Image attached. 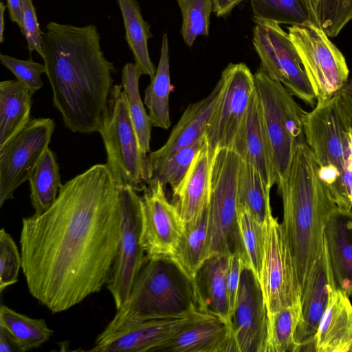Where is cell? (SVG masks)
I'll use <instances>...</instances> for the list:
<instances>
[{
	"mask_svg": "<svg viewBox=\"0 0 352 352\" xmlns=\"http://www.w3.org/2000/svg\"><path fill=\"white\" fill-rule=\"evenodd\" d=\"M120 188L107 164L60 186L43 214L22 219V271L51 312L68 310L107 285L122 232Z\"/></svg>",
	"mask_w": 352,
	"mask_h": 352,
	"instance_id": "6da1fadb",
	"label": "cell"
},
{
	"mask_svg": "<svg viewBox=\"0 0 352 352\" xmlns=\"http://www.w3.org/2000/svg\"><path fill=\"white\" fill-rule=\"evenodd\" d=\"M230 148L241 160L251 164L267 186L272 188L276 184V176L263 129L256 89L248 114Z\"/></svg>",
	"mask_w": 352,
	"mask_h": 352,
	"instance_id": "603a6c76",
	"label": "cell"
},
{
	"mask_svg": "<svg viewBox=\"0 0 352 352\" xmlns=\"http://www.w3.org/2000/svg\"><path fill=\"white\" fill-rule=\"evenodd\" d=\"M345 293L331 294L315 337V351L352 352V304Z\"/></svg>",
	"mask_w": 352,
	"mask_h": 352,
	"instance_id": "d4e9b609",
	"label": "cell"
},
{
	"mask_svg": "<svg viewBox=\"0 0 352 352\" xmlns=\"http://www.w3.org/2000/svg\"><path fill=\"white\" fill-rule=\"evenodd\" d=\"M241 159L232 149H217L210 178L206 259L213 254H239L250 267L238 217L237 182ZM251 268V267H250Z\"/></svg>",
	"mask_w": 352,
	"mask_h": 352,
	"instance_id": "8992f818",
	"label": "cell"
},
{
	"mask_svg": "<svg viewBox=\"0 0 352 352\" xmlns=\"http://www.w3.org/2000/svg\"><path fill=\"white\" fill-rule=\"evenodd\" d=\"M125 30V38L133 55L135 65L142 74L152 79L156 68L151 61L148 41L153 37L150 24L144 19L137 0H117Z\"/></svg>",
	"mask_w": 352,
	"mask_h": 352,
	"instance_id": "4316f807",
	"label": "cell"
},
{
	"mask_svg": "<svg viewBox=\"0 0 352 352\" xmlns=\"http://www.w3.org/2000/svg\"><path fill=\"white\" fill-rule=\"evenodd\" d=\"M244 1L246 0H212L213 12L218 17L225 16Z\"/></svg>",
	"mask_w": 352,
	"mask_h": 352,
	"instance_id": "ee69618b",
	"label": "cell"
},
{
	"mask_svg": "<svg viewBox=\"0 0 352 352\" xmlns=\"http://www.w3.org/2000/svg\"><path fill=\"white\" fill-rule=\"evenodd\" d=\"M14 351H19V350L8 332L0 325V352Z\"/></svg>",
	"mask_w": 352,
	"mask_h": 352,
	"instance_id": "7dc6e473",
	"label": "cell"
},
{
	"mask_svg": "<svg viewBox=\"0 0 352 352\" xmlns=\"http://www.w3.org/2000/svg\"><path fill=\"white\" fill-rule=\"evenodd\" d=\"M55 122L52 118H30L27 125L0 148V207L29 180L49 147Z\"/></svg>",
	"mask_w": 352,
	"mask_h": 352,
	"instance_id": "5bb4252c",
	"label": "cell"
},
{
	"mask_svg": "<svg viewBox=\"0 0 352 352\" xmlns=\"http://www.w3.org/2000/svg\"><path fill=\"white\" fill-rule=\"evenodd\" d=\"M283 206L281 227L302 286L319 257L325 223L339 208L320 180L314 155L299 145L285 175L277 182Z\"/></svg>",
	"mask_w": 352,
	"mask_h": 352,
	"instance_id": "3957f363",
	"label": "cell"
},
{
	"mask_svg": "<svg viewBox=\"0 0 352 352\" xmlns=\"http://www.w3.org/2000/svg\"><path fill=\"white\" fill-rule=\"evenodd\" d=\"M144 321L97 338L93 352H158L172 338L190 325L201 314Z\"/></svg>",
	"mask_w": 352,
	"mask_h": 352,
	"instance_id": "ac0fdd59",
	"label": "cell"
},
{
	"mask_svg": "<svg viewBox=\"0 0 352 352\" xmlns=\"http://www.w3.org/2000/svg\"><path fill=\"white\" fill-rule=\"evenodd\" d=\"M260 283L268 316L300 303L301 285L281 224L272 214L265 224L264 258Z\"/></svg>",
	"mask_w": 352,
	"mask_h": 352,
	"instance_id": "7c38bea8",
	"label": "cell"
},
{
	"mask_svg": "<svg viewBox=\"0 0 352 352\" xmlns=\"http://www.w3.org/2000/svg\"><path fill=\"white\" fill-rule=\"evenodd\" d=\"M199 311L192 280L170 257L148 258L126 302L97 338L144 321Z\"/></svg>",
	"mask_w": 352,
	"mask_h": 352,
	"instance_id": "277c9868",
	"label": "cell"
},
{
	"mask_svg": "<svg viewBox=\"0 0 352 352\" xmlns=\"http://www.w3.org/2000/svg\"><path fill=\"white\" fill-rule=\"evenodd\" d=\"M230 256L213 254L199 268L192 280L197 309L232 326L226 276Z\"/></svg>",
	"mask_w": 352,
	"mask_h": 352,
	"instance_id": "7402d4cb",
	"label": "cell"
},
{
	"mask_svg": "<svg viewBox=\"0 0 352 352\" xmlns=\"http://www.w3.org/2000/svg\"><path fill=\"white\" fill-rule=\"evenodd\" d=\"M34 215L45 212L56 199L62 185L55 155L48 147L29 179Z\"/></svg>",
	"mask_w": 352,
	"mask_h": 352,
	"instance_id": "1f68e13d",
	"label": "cell"
},
{
	"mask_svg": "<svg viewBox=\"0 0 352 352\" xmlns=\"http://www.w3.org/2000/svg\"><path fill=\"white\" fill-rule=\"evenodd\" d=\"M352 124V78L338 92Z\"/></svg>",
	"mask_w": 352,
	"mask_h": 352,
	"instance_id": "f6af8a7d",
	"label": "cell"
},
{
	"mask_svg": "<svg viewBox=\"0 0 352 352\" xmlns=\"http://www.w3.org/2000/svg\"><path fill=\"white\" fill-rule=\"evenodd\" d=\"M208 229V207L198 221L184 225L181 237L170 256L192 280L206 260Z\"/></svg>",
	"mask_w": 352,
	"mask_h": 352,
	"instance_id": "f546056e",
	"label": "cell"
},
{
	"mask_svg": "<svg viewBox=\"0 0 352 352\" xmlns=\"http://www.w3.org/2000/svg\"><path fill=\"white\" fill-rule=\"evenodd\" d=\"M171 89L168 38V34L164 33L156 72L145 90L144 98L152 126L163 129L170 126L169 96Z\"/></svg>",
	"mask_w": 352,
	"mask_h": 352,
	"instance_id": "83f0119b",
	"label": "cell"
},
{
	"mask_svg": "<svg viewBox=\"0 0 352 352\" xmlns=\"http://www.w3.org/2000/svg\"><path fill=\"white\" fill-rule=\"evenodd\" d=\"M22 34L25 36L29 51L43 54V34L32 0H21Z\"/></svg>",
	"mask_w": 352,
	"mask_h": 352,
	"instance_id": "b9f144b4",
	"label": "cell"
},
{
	"mask_svg": "<svg viewBox=\"0 0 352 352\" xmlns=\"http://www.w3.org/2000/svg\"><path fill=\"white\" fill-rule=\"evenodd\" d=\"M0 61L32 95L43 87L41 76L46 73L45 65L32 59L21 60L3 54H0Z\"/></svg>",
	"mask_w": 352,
	"mask_h": 352,
	"instance_id": "60d3db41",
	"label": "cell"
},
{
	"mask_svg": "<svg viewBox=\"0 0 352 352\" xmlns=\"http://www.w3.org/2000/svg\"><path fill=\"white\" fill-rule=\"evenodd\" d=\"M269 317L261 283L254 271L243 267L232 329L238 352H265Z\"/></svg>",
	"mask_w": 352,
	"mask_h": 352,
	"instance_id": "2e32d148",
	"label": "cell"
},
{
	"mask_svg": "<svg viewBox=\"0 0 352 352\" xmlns=\"http://www.w3.org/2000/svg\"><path fill=\"white\" fill-rule=\"evenodd\" d=\"M336 285L324 236L322 248L302 286L301 315L296 333V351H314L320 319Z\"/></svg>",
	"mask_w": 352,
	"mask_h": 352,
	"instance_id": "e0dca14e",
	"label": "cell"
},
{
	"mask_svg": "<svg viewBox=\"0 0 352 352\" xmlns=\"http://www.w3.org/2000/svg\"><path fill=\"white\" fill-rule=\"evenodd\" d=\"M336 288L352 295V209H336L324 229Z\"/></svg>",
	"mask_w": 352,
	"mask_h": 352,
	"instance_id": "cb8c5ba5",
	"label": "cell"
},
{
	"mask_svg": "<svg viewBox=\"0 0 352 352\" xmlns=\"http://www.w3.org/2000/svg\"><path fill=\"white\" fill-rule=\"evenodd\" d=\"M316 101L333 96L349 80L346 60L325 32L312 21L287 28Z\"/></svg>",
	"mask_w": 352,
	"mask_h": 352,
	"instance_id": "9c48e42d",
	"label": "cell"
},
{
	"mask_svg": "<svg viewBox=\"0 0 352 352\" xmlns=\"http://www.w3.org/2000/svg\"><path fill=\"white\" fill-rule=\"evenodd\" d=\"M98 132L107 153L106 164L117 184L142 191L151 179V170L148 155L140 148L121 85L113 86Z\"/></svg>",
	"mask_w": 352,
	"mask_h": 352,
	"instance_id": "ba28073f",
	"label": "cell"
},
{
	"mask_svg": "<svg viewBox=\"0 0 352 352\" xmlns=\"http://www.w3.org/2000/svg\"><path fill=\"white\" fill-rule=\"evenodd\" d=\"M22 268L21 252L4 228L0 231V292L18 281Z\"/></svg>",
	"mask_w": 352,
	"mask_h": 352,
	"instance_id": "ab89813d",
	"label": "cell"
},
{
	"mask_svg": "<svg viewBox=\"0 0 352 352\" xmlns=\"http://www.w3.org/2000/svg\"><path fill=\"white\" fill-rule=\"evenodd\" d=\"M165 186L152 180L141 197V245L148 258L170 257L184 230V224L166 197Z\"/></svg>",
	"mask_w": 352,
	"mask_h": 352,
	"instance_id": "9a60e30c",
	"label": "cell"
},
{
	"mask_svg": "<svg viewBox=\"0 0 352 352\" xmlns=\"http://www.w3.org/2000/svg\"><path fill=\"white\" fill-rule=\"evenodd\" d=\"M271 188L251 164L241 160L237 182L238 207L246 208L263 225L272 214Z\"/></svg>",
	"mask_w": 352,
	"mask_h": 352,
	"instance_id": "f1b7e54d",
	"label": "cell"
},
{
	"mask_svg": "<svg viewBox=\"0 0 352 352\" xmlns=\"http://www.w3.org/2000/svg\"><path fill=\"white\" fill-rule=\"evenodd\" d=\"M220 80L221 91L205 131L211 158L217 149L230 148L255 94L254 74L243 63L228 64Z\"/></svg>",
	"mask_w": 352,
	"mask_h": 352,
	"instance_id": "30bf717a",
	"label": "cell"
},
{
	"mask_svg": "<svg viewBox=\"0 0 352 352\" xmlns=\"http://www.w3.org/2000/svg\"><path fill=\"white\" fill-rule=\"evenodd\" d=\"M254 78L263 129L277 183L288 169L296 148L306 143V111L284 85L271 78L261 67L254 74Z\"/></svg>",
	"mask_w": 352,
	"mask_h": 352,
	"instance_id": "52a82bcc",
	"label": "cell"
},
{
	"mask_svg": "<svg viewBox=\"0 0 352 352\" xmlns=\"http://www.w3.org/2000/svg\"><path fill=\"white\" fill-rule=\"evenodd\" d=\"M7 8V5H5L3 1L0 3V42L2 43L3 41V33L5 29L4 22V13Z\"/></svg>",
	"mask_w": 352,
	"mask_h": 352,
	"instance_id": "c3c4849f",
	"label": "cell"
},
{
	"mask_svg": "<svg viewBox=\"0 0 352 352\" xmlns=\"http://www.w3.org/2000/svg\"><path fill=\"white\" fill-rule=\"evenodd\" d=\"M212 160L205 139L186 175L171 189V203L184 225L198 221L208 207Z\"/></svg>",
	"mask_w": 352,
	"mask_h": 352,
	"instance_id": "d6986e66",
	"label": "cell"
},
{
	"mask_svg": "<svg viewBox=\"0 0 352 352\" xmlns=\"http://www.w3.org/2000/svg\"><path fill=\"white\" fill-rule=\"evenodd\" d=\"M122 232L120 245L107 288L116 310L128 300L133 283L147 260L141 245V197L131 186L120 190Z\"/></svg>",
	"mask_w": 352,
	"mask_h": 352,
	"instance_id": "4fadbf2b",
	"label": "cell"
},
{
	"mask_svg": "<svg viewBox=\"0 0 352 352\" xmlns=\"http://www.w3.org/2000/svg\"><path fill=\"white\" fill-rule=\"evenodd\" d=\"M0 325L8 332L19 351L22 352L41 347L54 333L44 319L30 318L4 305L0 307Z\"/></svg>",
	"mask_w": 352,
	"mask_h": 352,
	"instance_id": "4dcf8cb0",
	"label": "cell"
},
{
	"mask_svg": "<svg viewBox=\"0 0 352 352\" xmlns=\"http://www.w3.org/2000/svg\"><path fill=\"white\" fill-rule=\"evenodd\" d=\"M7 8L10 20L16 23L20 30L22 28L21 1V0H7Z\"/></svg>",
	"mask_w": 352,
	"mask_h": 352,
	"instance_id": "bcb514c9",
	"label": "cell"
},
{
	"mask_svg": "<svg viewBox=\"0 0 352 352\" xmlns=\"http://www.w3.org/2000/svg\"><path fill=\"white\" fill-rule=\"evenodd\" d=\"M182 12L181 34L184 43L192 47L199 36L209 34L212 0H177Z\"/></svg>",
	"mask_w": 352,
	"mask_h": 352,
	"instance_id": "8d00e7d4",
	"label": "cell"
},
{
	"mask_svg": "<svg viewBox=\"0 0 352 352\" xmlns=\"http://www.w3.org/2000/svg\"><path fill=\"white\" fill-rule=\"evenodd\" d=\"M41 57L65 126L74 133L98 132L116 69L104 56L96 26L49 22Z\"/></svg>",
	"mask_w": 352,
	"mask_h": 352,
	"instance_id": "7a4b0ae2",
	"label": "cell"
},
{
	"mask_svg": "<svg viewBox=\"0 0 352 352\" xmlns=\"http://www.w3.org/2000/svg\"><path fill=\"white\" fill-rule=\"evenodd\" d=\"M240 231L251 269L261 280L264 258L265 225L258 221L245 208L238 207Z\"/></svg>",
	"mask_w": 352,
	"mask_h": 352,
	"instance_id": "74e56055",
	"label": "cell"
},
{
	"mask_svg": "<svg viewBox=\"0 0 352 352\" xmlns=\"http://www.w3.org/2000/svg\"><path fill=\"white\" fill-rule=\"evenodd\" d=\"M158 352H238V349L230 324L216 316L201 313Z\"/></svg>",
	"mask_w": 352,
	"mask_h": 352,
	"instance_id": "ffe728a7",
	"label": "cell"
},
{
	"mask_svg": "<svg viewBox=\"0 0 352 352\" xmlns=\"http://www.w3.org/2000/svg\"><path fill=\"white\" fill-rule=\"evenodd\" d=\"M19 81L0 82V148L17 135L30 119L32 97Z\"/></svg>",
	"mask_w": 352,
	"mask_h": 352,
	"instance_id": "484cf974",
	"label": "cell"
},
{
	"mask_svg": "<svg viewBox=\"0 0 352 352\" xmlns=\"http://www.w3.org/2000/svg\"><path fill=\"white\" fill-rule=\"evenodd\" d=\"M250 3L256 23L274 21L294 25L310 21L302 0H250Z\"/></svg>",
	"mask_w": 352,
	"mask_h": 352,
	"instance_id": "d590c367",
	"label": "cell"
},
{
	"mask_svg": "<svg viewBox=\"0 0 352 352\" xmlns=\"http://www.w3.org/2000/svg\"><path fill=\"white\" fill-rule=\"evenodd\" d=\"M304 131L320 180L340 209L351 210L352 124L338 93L306 112Z\"/></svg>",
	"mask_w": 352,
	"mask_h": 352,
	"instance_id": "5b68a950",
	"label": "cell"
},
{
	"mask_svg": "<svg viewBox=\"0 0 352 352\" xmlns=\"http://www.w3.org/2000/svg\"><path fill=\"white\" fill-rule=\"evenodd\" d=\"M244 266L239 254L230 256L226 276V287L231 321L236 304L241 273Z\"/></svg>",
	"mask_w": 352,
	"mask_h": 352,
	"instance_id": "7bdbcfd3",
	"label": "cell"
},
{
	"mask_svg": "<svg viewBox=\"0 0 352 352\" xmlns=\"http://www.w3.org/2000/svg\"><path fill=\"white\" fill-rule=\"evenodd\" d=\"M309 20L331 38L352 20V0H302Z\"/></svg>",
	"mask_w": 352,
	"mask_h": 352,
	"instance_id": "836d02e7",
	"label": "cell"
},
{
	"mask_svg": "<svg viewBox=\"0 0 352 352\" xmlns=\"http://www.w3.org/2000/svg\"><path fill=\"white\" fill-rule=\"evenodd\" d=\"M300 315V303H297L268 316L265 352H295V333Z\"/></svg>",
	"mask_w": 352,
	"mask_h": 352,
	"instance_id": "e575fe53",
	"label": "cell"
},
{
	"mask_svg": "<svg viewBox=\"0 0 352 352\" xmlns=\"http://www.w3.org/2000/svg\"><path fill=\"white\" fill-rule=\"evenodd\" d=\"M142 75L135 63H128L122 70L121 85L127 97L129 113L140 148L147 154L151 152V122L141 100L139 80Z\"/></svg>",
	"mask_w": 352,
	"mask_h": 352,
	"instance_id": "d6a6232c",
	"label": "cell"
},
{
	"mask_svg": "<svg viewBox=\"0 0 352 352\" xmlns=\"http://www.w3.org/2000/svg\"><path fill=\"white\" fill-rule=\"evenodd\" d=\"M221 89L219 79L208 96L190 104L173 129L166 142L159 149L148 153V158L152 169L175 151L190 146L205 136V131L211 112Z\"/></svg>",
	"mask_w": 352,
	"mask_h": 352,
	"instance_id": "44dd1931",
	"label": "cell"
},
{
	"mask_svg": "<svg viewBox=\"0 0 352 352\" xmlns=\"http://www.w3.org/2000/svg\"><path fill=\"white\" fill-rule=\"evenodd\" d=\"M252 43L261 60L260 67L313 108L316 104L314 91L289 34L280 24L274 21L256 23Z\"/></svg>",
	"mask_w": 352,
	"mask_h": 352,
	"instance_id": "8fae6325",
	"label": "cell"
},
{
	"mask_svg": "<svg viewBox=\"0 0 352 352\" xmlns=\"http://www.w3.org/2000/svg\"><path fill=\"white\" fill-rule=\"evenodd\" d=\"M204 142L205 136L193 144L175 151L152 169L151 181H159L164 186L168 184L171 189L174 188L187 173Z\"/></svg>",
	"mask_w": 352,
	"mask_h": 352,
	"instance_id": "f35d334b",
	"label": "cell"
}]
</instances>
